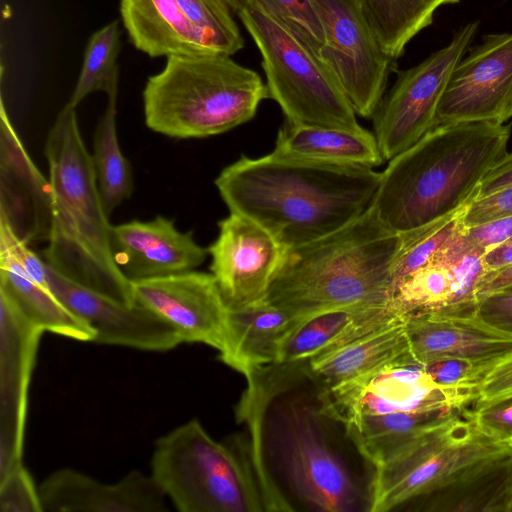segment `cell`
<instances>
[{
  "label": "cell",
  "instance_id": "f546056e",
  "mask_svg": "<svg viewBox=\"0 0 512 512\" xmlns=\"http://www.w3.org/2000/svg\"><path fill=\"white\" fill-rule=\"evenodd\" d=\"M0 290L40 330L78 341H94V330L72 313L49 286L35 281L7 252L0 251Z\"/></svg>",
  "mask_w": 512,
  "mask_h": 512
},
{
  "label": "cell",
  "instance_id": "7bdbcfd3",
  "mask_svg": "<svg viewBox=\"0 0 512 512\" xmlns=\"http://www.w3.org/2000/svg\"><path fill=\"white\" fill-rule=\"evenodd\" d=\"M512 186V152L495 164L485 175L477 197L489 195L497 190Z\"/></svg>",
  "mask_w": 512,
  "mask_h": 512
},
{
  "label": "cell",
  "instance_id": "f6af8a7d",
  "mask_svg": "<svg viewBox=\"0 0 512 512\" xmlns=\"http://www.w3.org/2000/svg\"><path fill=\"white\" fill-rule=\"evenodd\" d=\"M483 263L487 270H494L512 263V237L486 252Z\"/></svg>",
  "mask_w": 512,
  "mask_h": 512
},
{
  "label": "cell",
  "instance_id": "9c48e42d",
  "mask_svg": "<svg viewBox=\"0 0 512 512\" xmlns=\"http://www.w3.org/2000/svg\"><path fill=\"white\" fill-rule=\"evenodd\" d=\"M510 447L483 433L467 408L373 468L370 512L406 508L467 466Z\"/></svg>",
  "mask_w": 512,
  "mask_h": 512
},
{
  "label": "cell",
  "instance_id": "52a82bcc",
  "mask_svg": "<svg viewBox=\"0 0 512 512\" xmlns=\"http://www.w3.org/2000/svg\"><path fill=\"white\" fill-rule=\"evenodd\" d=\"M248 458L243 439L218 442L193 419L156 441L150 475L181 512L265 511Z\"/></svg>",
  "mask_w": 512,
  "mask_h": 512
},
{
  "label": "cell",
  "instance_id": "4fadbf2b",
  "mask_svg": "<svg viewBox=\"0 0 512 512\" xmlns=\"http://www.w3.org/2000/svg\"><path fill=\"white\" fill-rule=\"evenodd\" d=\"M464 230L393 284L390 305L398 314L474 315L486 252L470 243Z\"/></svg>",
  "mask_w": 512,
  "mask_h": 512
},
{
  "label": "cell",
  "instance_id": "3957f363",
  "mask_svg": "<svg viewBox=\"0 0 512 512\" xmlns=\"http://www.w3.org/2000/svg\"><path fill=\"white\" fill-rule=\"evenodd\" d=\"M510 124L460 122L434 127L389 160L371 203L391 231L422 230L478 195L488 171L506 154Z\"/></svg>",
  "mask_w": 512,
  "mask_h": 512
},
{
  "label": "cell",
  "instance_id": "f35d334b",
  "mask_svg": "<svg viewBox=\"0 0 512 512\" xmlns=\"http://www.w3.org/2000/svg\"><path fill=\"white\" fill-rule=\"evenodd\" d=\"M508 216H512V186L475 197L466 206L462 221L469 228Z\"/></svg>",
  "mask_w": 512,
  "mask_h": 512
},
{
  "label": "cell",
  "instance_id": "4316f807",
  "mask_svg": "<svg viewBox=\"0 0 512 512\" xmlns=\"http://www.w3.org/2000/svg\"><path fill=\"white\" fill-rule=\"evenodd\" d=\"M297 321L287 311L262 300L228 309L227 339L221 360L246 378L277 364L283 341Z\"/></svg>",
  "mask_w": 512,
  "mask_h": 512
},
{
  "label": "cell",
  "instance_id": "7a4b0ae2",
  "mask_svg": "<svg viewBox=\"0 0 512 512\" xmlns=\"http://www.w3.org/2000/svg\"><path fill=\"white\" fill-rule=\"evenodd\" d=\"M381 172L280 157H240L215 179L230 213L246 216L285 248L325 237L372 203Z\"/></svg>",
  "mask_w": 512,
  "mask_h": 512
},
{
  "label": "cell",
  "instance_id": "30bf717a",
  "mask_svg": "<svg viewBox=\"0 0 512 512\" xmlns=\"http://www.w3.org/2000/svg\"><path fill=\"white\" fill-rule=\"evenodd\" d=\"M477 29L478 22L465 25L447 46L398 73L372 117L374 135L385 161L410 148L436 126L437 109L450 75Z\"/></svg>",
  "mask_w": 512,
  "mask_h": 512
},
{
  "label": "cell",
  "instance_id": "8fae6325",
  "mask_svg": "<svg viewBox=\"0 0 512 512\" xmlns=\"http://www.w3.org/2000/svg\"><path fill=\"white\" fill-rule=\"evenodd\" d=\"M312 1L325 36L320 57L337 76L356 114L373 117L395 60L381 49L357 0Z\"/></svg>",
  "mask_w": 512,
  "mask_h": 512
},
{
  "label": "cell",
  "instance_id": "d590c367",
  "mask_svg": "<svg viewBox=\"0 0 512 512\" xmlns=\"http://www.w3.org/2000/svg\"><path fill=\"white\" fill-rule=\"evenodd\" d=\"M1 512H43L38 487L20 464L0 476Z\"/></svg>",
  "mask_w": 512,
  "mask_h": 512
},
{
  "label": "cell",
  "instance_id": "ac0fdd59",
  "mask_svg": "<svg viewBox=\"0 0 512 512\" xmlns=\"http://www.w3.org/2000/svg\"><path fill=\"white\" fill-rule=\"evenodd\" d=\"M111 248L131 282L195 270L209 254L191 231H179L173 220L161 215L112 226Z\"/></svg>",
  "mask_w": 512,
  "mask_h": 512
},
{
  "label": "cell",
  "instance_id": "8992f818",
  "mask_svg": "<svg viewBox=\"0 0 512 512\" xmlns=\"http://www.w3.org/2000/svg\"><path fill=\"white\" fill-rule=\"evenodd\" d=\"M268 97L259 74L211 52L170 56L143 90L146 126L176 139L225 133L251 120Z\"/></svg>",
  "mask_w": 512,
  "mask_h": 512
},
{
  "label": "cell",
  "instance_id": "d6986e66",
  "mask_svg": "<svg viewBox=\"0 0 512 512\" xmlns=\"http://www.w3.org/2000/svg\"><path fill=\"white\" fill-rule=\"evenodd\" d=\"M0 218L30 244L48 241L51 225L49 180L25 150L1 99Z\"/></svg>",
  "mask_w": 512,
  "mask_h": 512
},
{
  "label": "cell",
  "instance_id": "b9f144b4",
  "mask_svg": "<svg viewBox=\"0 0 512 512\" xmlns=\"http://www.w3.org/2000/svg\"><path fill=\"white\" fill-rule=\"evenodd\" d=\"M464 235L470 243L488 252L512 237V216L465 227Z\"/></svg>",
  "mask_w": 512,
  "mask_h": 512
},
{
  "label": "cell",
  "instance_id": "e575fe53",
  "mask_svg": "<svg viewBox=\"0 0 512 512\" xmlns=\"http://www.w3.org/2000/svg\"><path fill=\"white\" fill-rule=\"evenodd\" d=\"M320 56L325 36L312 0H256Z\"/></svg>",
  "mask_w": 512,
  "mask_h": 512
},
{
  "label": "cell",
  "instance_id": "277c9868",
  "mask_svg": "<svg viewBox=\"0 0 512 512\" xmlns=\"http://www.w3.org/2000/svg\"><path fill=\"white\" fill-rule=\"evenodd\" d=\"M402 234L388 229L371 205L341 229L285 249L265 300L301 319L352 306L390 305Z\"/></svg>",
  "mask_w": 512,
  "mask_h": 512
},
{
  "label": "cell",
  "instance_id": "603a6c76",
  "mask_svg": "<svg viewBox=\"0 0 512 512\" xmlns=\"http://www.w3.org/2000/svg\"><path fill=\"white\" fill-rule=\"evenodd\" d=\"M417 512H512V447L483 458L414 500Z\"/></svg>",
  "mask_w": 512,
  "mask_h": 512
},
{
  "label": "cell",
  "instance_id": "8d00e7d4",
  "mask_svg": "<svg viewBox=\"0 0 512 512\" xmlns=\"http://www.w3.org/2000/svg\"><path fill=\"white\" fill-rule=\"evenodd\" d=\"M492 362H472L461 359H443L424 365L425 371L439 385L473 389L481 381Z\"/></svg>",
  "mask_w": 512,
  "mask_h": 512
},
{
  "label": "cell",
  "instance_id": "484cf974",
  "mask_svg": "<svg viewBox=\"0 0 512 512\" xmlns=\"http://www.w3.org/2000/svg\"><path fill=\"white\" fill-rule=\"evenodd\" d=\"M402 360H415L403 316L337 349L302 362V365L310 379L321 390L328 391Z\"/></svg>",
  "mask_w": 512,
  "mask_h": 512
},
{
  "label": "cell",
  "instance_id": "44dd1931",
  "mask_svg": "<svg viewBox=\"0 0 512 512\" xmlns=\"http://www.w3.org/2000/svg\"><path fill=\"white\" fill-rule=\"evenodd\" d=\"M403 318L412 356L423 366L443 359L495 363L512 353V335L474 315L427 313Z\"/></svg>",
  "mask_w": 512,
  "mask_h": 512
},
{
  "label": "cell",
  "instance_id": "2e32d148",
  "mask_svg": "<svg viewBox=\"0 0 512 512\" xmlns=\"http://www.w3.org/2000/svg\"><path fill=\"white\" fill-rule=\"evenodd\" d=\"M135 302L170 324L185 343H203L221 353L228 307L211 273H184L132 282Z\"/></svg>",
  "mask_w": 512,
  "mask_h": 512
},
{
  "label": "cell",
  "instance_id": "5b68a950",
  "mask_svg": "<svg viewBox=\"0 0 512 512\" xmlns=\"http://www.w3.org/2000/svg\"><path fill=\"white\" fill-rule=\"evenodd\" d=\"M51 225L45 262L67 278L123 303L136 304L132 282L115 262L111 228L78 126L66 105L48 132Z\"/></svg>",
  "mask_w": 512,
  "mask_h": 512
},
{
  "label": "cell",
  "instance_id": "d6a6232c",
  "mask_svg": "<svg viewBox=\"0 0 512 512\" xmlns=\"http://www.w3.org/2000/svg\"><path fill=\"white\" fill-rule=\"evenodd\" d=\"M120 37L117 20L91 35L77 83L67 104L76 108L85 97L96 91L105 92L107 96L118 92Z\"/></svg>",
  "mask_w": 512,
  "mask_h": 512
},
{
  "label": "cell",
  "instance_id": "ab89813d",
  "mask_svg": "<svg viewBox=\"0 0 512 512\" xmlns=\"http://www.w3.org/2000/svg\"><path fill=\"white\" fill-rule=\"evenodd\" d=\"M474 317L494 329L512 335V285L479 298Z\"/></svg>",
  "mask_w": 512,
  "mask_h": 512
},
{
  "label": "cell",
  "instance_id": "d4e9b609",
  "mask_svg": "<svg viewBox=\"0 0 512 512\" xmlns=\"http://www.w3.org/2000/svg\"><path fill=\"white\" fill-rule=\"evenodd\" d=\"M120 13L131 43L150 57L216 52L175 0H121Z\"/></svg>",
  "mask_w": 512,
  "mask_h": 512
},
{
  "label": "cell",
  "instance_id": "836d02e7",
  "mask_svg": "<svg viewBox=\"0 0 512 512\" xmlns=\"http://www.w3.org/2000/svg\"><path fill=\"white\" fill-rule=\"evenodd\" d=\"M175 1L216 52L232 56L243 48L244 39L226 0Z\"/></svg>",
  "mask_w": 512,
  "mask_h": 512
},
{
  "label": "cell",
  "instance_id": "cb8c5ba5",
  "mask_svg": "<svg viewBox=\"0 0 512 512\" xmlns=\"http://www.w3.org/2000/svg\"><path fill=\"white\" fill-rule=\"evenodd\" d=\"M402 317L391 305L352 306L298 319L287 333L277 364L306 362Z\"/></svg>",
  "mask_w": 512,
  "mask_h": 512
},
{
  "label": "cell",
  "instance_id": "bcb514c9",
  "mask_svg": "<svg viewBox=\"0 0 512 512\" xmlns=\"http://www.w3.org/2000/svg\"><path fill=\"white\" fill-rule=\"evenodd\" d=\"M244 1L245 0H226V2L228 3V5L230 6L234 13H237V11L240 9Z\"/></svg>",
  "mask_w": 512,
  "mask_h": 512
},
{
  "label": "cell",
  "instance_id": "5bb4252c",
  "mask_svg": "<svg viewBox=\"0 0 512 512\" xmlns=\"http://www.w3.org/2000/svg\"><path fill=\"white\" fill-rule=\"evenodd\" d=\"M511 118L512 33L491 34L453 69L437 109L436 126L504 124Z\"/></svg>",
  "mask_w": 512,
  "mask_h": 512
},
{
  "label": "cell",
  "instance_id": "e0dca14e",
  "mask_svg": "<svg viewBox=\"0 0 512 512\" xmlns=\"http://www.w3.org/2000/svg\"><path fill=\"white\" fill-rule=\"evenodd\" d=\"M50 289L95 332V343L146 351H169L183 343L179 333L149 309L129 305L83 286L47 264Z\"/></svg>",
  "mask_w": 512,
  "mask_h": 512
},
{
  "label": "cell",
  "instance_id": "7402d4cb",
  "mask_svg": "<svg viewBox=\"0 0 512 512\" xmlns=\"http://www.w3.org/2000/svg\"><path fill=\"white\" fill-rule=\"evenodd\" d=\"M2 352L7 363L6 414L2 415L0 475L22 464L23 431L27 387L43 333L20 311L7 293L0 290ZM3 358V357H2ZM4 359V358H3Z\"/></svg>",
  "mask_w": 512,
  "mask_h": 512
},
{
  "label": "cell",
  "instance_id": "ffe728a7",
  "mask_svg": "<svg viewBox=\"0 0 512 512\" xmlns=\"http://www.w3.org/2000/svg\"><path fill=\"white\" fill-rule=\"evenodd\" d=\"M43 512H164L165 494L153 477L139 470L115 483H103L63 468L38 487Z\"/></svg>",
  "mask_w": 512,
  "mask_h": 512
},
{
  "label": "cell",
  "instance_id": "9a60e30c",
  "mask_svg": "<svg viewBox=\"0 0 512 512\" xmlns=\"http://www.w3.org/2000/svg\"><path fill=\"white\" fill-rule=\"evenodd\" d=\"M207 248L210 270L228 309L265 300L285 248L254 220L236 213L218 222Z\"/></svg>",
  "mask_w": 512,
  "mask_h": 512
},
{
  "label": "cell",
  "instance_id": "4dcf8cb0",
  "mask_svg": "<svg viewBox=\"0 0 512 512\" xmlns=\"http://www.w3.org/2000/svg\"><path fill=\"white\" fill-rule=\"evenodd\" d=\"M458 1L357 0V3L381 49L396 61L406 45L432 23L440 6Z\"/></svg>",
  "mask_w": 512,
  "mask_h": 512
},
{
  "label": "cell",
  "instance_id": "f1b7e54d",
  "mask_svg": "<svg viewBox=\"0 0 512 512\" xmlns=\"http://www.w3.org/2000/svg\"><path fill=\"white\" fill-rule=\"evenodd\" d=\"M467 408L469 406L366 415L345 427L360 454L374 468L426 433L461 415Z\"/></svg>",
  "mask_w": 512,
  "mask_h": 512
},
{
  "label": "cell",
  "instance_id": "74e56055",
  "mask_svg": "<svg viewBox=\"0 0 512 512\" xmlns=\"http://www.w3.org/2000/svg\"><path fill=\"white\" fill-rule=\"evenodd\" d=\"M471 412L483 433L512 446V395L473 406Z\"/></svg>",
  "mask_w": 512,
  "mask_h": 512
},
{
  "label": "cell",
  "instance_id": "7c38bea8",
  "mask_svg": "<svg viewBox=\"0 0 512 512\" xmlns=\"http://www.w3.org/2000/svg\"><path fill=\"white\" fill-rule=\"evenodd\" d=\"M321 391L328 408L344 425L366 415L461 408L476 399L473 389L439 385L415 360L392 362Z\"/></svg>",
  "mask_w": 512,
  "mask_h": 512
},
{
  "label": "cell",
  "instance_id": "1f68e13d",
  "mask_svg": "<svg viewBox=\"0 0 512 512\" xmlns=\"http://www.w3.org/2000/svg\"><path fill=\"white\" fill-rule=\"evenodd\" d=\"M118 92L108 95L107 107L97 124L92 162L105 212L108 216L132 195L131 165L122 153L116 130Z\"/></svg>",
  "mask_w": 512,
  "mask_h": 512
},
{
  "label": "cell",
  "instance_id": "ba28073f",
  "mask_svg": "<svg viewBox=\"0 0 512 512\" xmlns=\"http://www.w3.org/2000/svg\"><path fill=\"white\" fill-rule=\"evenodd\" d=\"M237 15L262 58L268 97L298 125L360 129L357 114L329 65L258 1Z\"/></svg>",
  "mask_w": 512,
  "mask_h": 512
},
{
  "label": "cell",
  "instance_id": "6da1fadb",
  "mask_svg": "<svg viewBox=\"0 0 512 512\" xmlns=\"http://www.w3.org/2000/svg\"><path fill=\"white\" fill-rule=\"evenodd\" d=\"M286 367H262L250 377L238 416L249 423L245 442L265 511H283L282 489L304 509L319 512L369 511L371 482L350 461L340 436L343 423L328 408L321 389L292 391Z\"/></svg>",
  "mask_w": 512,
  "mask_h": 512
},
{
  "label": "cell",
  "instance_id": "83f0119b",
  "mask_svg": "<svg viewBox=\"0 0 512 512\" xmlns=\"http://www.w3.org/2000/svg\"><path fill=\"white\" fill-rule=\"evenodd\" d=\"M273 154L298 160L376 168L385 161L376 137L357 130L298 125L285 120L279 128Z\"/></svg>",
  "mask_w": 512,
  "mask_h": 512
},
{
  "label": "cell",
  "instance_id": "ee69618b",
  "mask_svg": "<svg viewBox=\"0 0 512 512\" xmlns=\"http://www.w3.org/2000/svg\"><path fill=\"white\" fill-rule=\"evenodd\" d=\"M509 285H512V263L485 271L478 285L477 297L479 299Z\"/></svg>",
  "mask_w": 512,
  "mask_h": 512
},
{
  "label": "cell",
  "instance_id": "60d3db41",
  "mask_svg": "<svg viewBox=\"0 0 512 512\" xmlns=\"http://www.w3.org/2000/svg\"><path fill=\"white\" fill-rule=\"evenodd\" d=\"M512 395V353L497 360L483 375L476 387L473 406Z\"/></svg>",
  "mask_w": 512,
  "mask_h": 512
}]
</instances>
